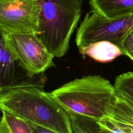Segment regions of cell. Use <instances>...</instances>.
Masks as SVG:
<instances>
[{"label":"cell","mask_w":133,"mask_h":133,"mask_svg":"<svg viewBox=\"0 0 133 133\" xmlns=\"http://www.w3.org/2000/svg\"><path fill=\"white\" fill-rule=\"evenodd\" d=\"M43 87L20 86L0 95V110H5L54 133H72L68 114Z\"/></svg>","instance_id":"cell-1"},{"label":"cell","mask_w":133,"mask_h":133,"mask_svg":"<svg viewBox=\"0 0 133 133\" xmlns=\"http://www.w3.org/2000/svg\"><path fill=\"white\" fill-rule=\"evenodd\" d=\"M38 12L37 35L54 57L68 52L81 15L83 0H34Z\"/></svg>","instance_id":"cell-2"},{"label":"cell","mask_w":133,"mask_h":133,"mask_svg":"<svg viewBox=\"0 0 133 133\" xmlns=\"http://www.w3.org/2000/svg\"><path fill=\"white\" fill-rule=\"evenodd\" d=\"M50 94L64 110L94 117L104 116L116 99L114 85L99 75H89L69 82Z\"/></svg>","instance_id":"cell-3"},{"label":"cell","mask_w":133,"mask_h":133,"mask_svg":"<svg viewBox=\"0 0 133 133\" xmlns=\"http://www.w3.org/2000/svg\"><path fill=\"white\" fill-rule=\"evenodd\" d=\"M132 29L133 12L108 18L91 10L78 28L75 41L77 47L100 41H108L118 46Z\"/></svg>","instance_id":"cell-4"},{"label":"cell","mask_w":133,"mask_h":133,"mask_svg":"<svg viewBox=\"0 0 133 133\" xmlns=\"http://www.w3.org/2000/svg\"><path fill=\"white\" fill-rule=\"evenodd\" d=\"M5 38L16 59L32 76L44 74L55 66L54 56L37 34L5 33Z\"/></svg>","instance_id":"cell-5"},{"label":"cell","mask_w":133,"mask_h":133,"mask_svg":"<svg viewBox=\"0 0 133 133\" xmlns=\"http://www.w3.org/2000/svg\"><path fill=\"white\" fill-rule=\"evenodd\" d=\"M0 29L6 33H38L34 0H0Z\"/></svg>","instance_id":"cell-6"},{"label":"cell","mask_w":133,"mask_h":133,"mask_svg":"<svg viewBox=\"0 0 133 133\" xmlns=\"http://www.w3.org/2000/svg\"><path fill=\"white\" fill-rule=\"evenodd\" d=\"M44 74L32 76L26 71L8 47L5 33L0 29V95L20 86H44Z\"/></svg>","instance_id":"cell-7"},{"label":"cell","mask_w":133,"mask_h":133,"mask_svg":"<svg viewBox=\"0 0 133 133\" xmlns=\"http://www.w3.org/2000/svg\"><path fill=\"white\" fill-rule=\"evenodd\" d=\"M115 94L114 102L99 121L102 133H133V102Z\"/></svg>","instance_id":"cell-8"},{"label":"cell","mask_w":133,"mask_h":133,"mask_svg":"<svg viewBox=\"0 0 133 133\" xmlns=\"http://www.w3.org/2000/svg\"><path fill=\"white\" fill-rule=\"evenodd\" d=\"M79 53L96 61L109 62L122 55L119 47L108 41H100L78 47Z\"/></svg>","instance_id":"cell-9"},{"label":"cell","mask_w":133,"mask_h":133,"mask_svg":"<svg viewBox=\"0 0 133 133\" xmlns=\"http://www.w3.org/2000/svg\"><path fill=\"white\" fill-rule=\"evenodd\" d=\"M91 10L108 18L133 12V0H89Z\"/></svg>","instance_id":"cell-10"},{"label":"cell","mask_w":133,"mask_h":133,"mask_svg":"<svg viewBox=\"0 0 133 133\" xmlns=\"http://www.w3.org/2000/svg\"><path fill=\"white\" fill-rule=\"evenodd\" d=\"M65 111L69 116L72 132L102 133L99 120L70 110Z\"/></svg>","instance_id":"cell-11"},{"label":"cell","mask_w":133,"mask_h":133,"mask_svg":"<svg viewBox=\"0 0 133 133\" xmlns=\"http://www.w3.org/2000/svg\"><path fill=\"white\" fill-rule=\"evenodd\" d=\"M0 111V133H33L31 123L5 110Z\"/></svg>","instance_id":"cell-12"},{"label":"cell","mask_w":133,"mask_h":133,"mask_svg":"<svg viewBox=\"0 0 133 133\" xmlns=\"http://www.w3.org/2000/svg\"><path fill=\"white\" fill-rule=\"evenodd\" d=\"M113 85L115 94L133 102V71L123 73L117 76Z\"/></svg>","instance_id":"cell-13"},{"label":"cell","mask_w":133,"mask_h":133,"mask_svg":"<svg viewBox=\"0 0 133 133\" xmlns=\"http://www.w3.org/2000/svg\"><path fill=\"white\" fill-rule=\"evenodd\" d=\"M118 47L122 54L133 61V29L124 37Z\"/></svg>","instance_id":"cell-14"}]
</instances>
